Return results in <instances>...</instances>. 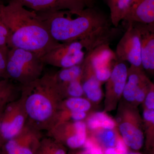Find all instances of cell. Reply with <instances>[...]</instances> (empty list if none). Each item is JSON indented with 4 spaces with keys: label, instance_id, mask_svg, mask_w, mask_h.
I'll list each match as a JSON object with an SVG mask.
<instances>
[{
    "label": "cell",
    "instance_id": "obj_20",
    "mask_svg": "<svg viewBox=\"0 0 154 154\" xmlns=\"http://www.w3.org/2000/svg\"><path fill=\"white\" fill-rule=\"evenodd\" d=\"M93 137L104 152L108 149L115 148L120 136L113 129H101L96 131Z\"/></svg>",
    "mask_w": 154,
    "mask_h": 154
},
{
    "label": "cell",
    "instance_id": "obj_7",
    "mask_svg": "<svg viewBox=\"0 0 154 154\" xmlns=\"http://www.w3.org/2000/svg\"><path fill=\"white\" fill-rule=\"evenodd\" d=\"M110 44L99 45L86 56L83 63L92 70L99 82H106L110 77L115 64L118 61L115 51Z\"/></svg>",
    "mask_w": 154,
    "mask_h": 154
},
{
    "label": "cell",
    "instance_id": "obj_33",
    "mask_svg": "<svg viewBox=\"0 0 154 154\" xmlns=\"http://www.w3.org/2000/svg\"><path fill=\"white\" fill-rule=\"evenodd\" d=\"M2 80H1V81H0V85H1V84H2Z\"/></svg>",
    "mask_w": 154,
    "mask_h": 154
},
{
    "label": "cell",
    "instance_id": "obj_26",
    "mask_svg": "<svg viewBox=\"0 0 154 154\" xmlns=\"http://www.w3.org/2000/svg\"><path fill=\"white\" fill-rule=\"evenodd\" d=\"M4 5L2 1L0 0V45H8L9 36L8 28L3 17L2 9Z\"/></svg>",
    "mask_w": 154,
    "mask_h": 154
},
{
    "label": "cell",
    "instance_id": "obj_17",
    "mask_svg": "<svg viewBox=\"0 0 154 154\" xmlns=\"http://www.w3.org/2000/svg\"><path fill=\"white\" fill-rule=\"evenodd\" d=\"M82 83L84 93L92 102H99L102 96L101 83L96 79L93 71L83 65Z\"/></svg>",
    "mask_w": 154,
    "mask_h": 154
},
{
    "label": "cell",
    "instance_id": "obj_16",
    "mask_svg": "<svg viewBox=\"0 0 154 154\" xmlns=\"http://www.w3.org/2000/svg\"><path fill=\"white\" fill-rule=\"evenodd\" d=\"M122 21L126 24L154 23V0H133Z\"/></svg>",
    "mask_w": 154,
    "mask_h": 154
},
{
    "label": "cell",
    "instance_id": "obj_11",
    "mask_svg": "<svg viewBox=\"0 0 154 154\" xmlns=\"http://www.w3.org/2000/svg\"><path fill=\"white\" fill-rule=\"evenodd\" d=\"M153 84L143 71L142 67L131 65L122 95L130 103L139 104L144 102Z\"/></svg>",
    "mask_w": 154,
    "mask_h": 154
},
{
    "label": "cell",
    "instance_id": "obj_10",
    "mask_svg": "<svg viewBox=\"0 0 154 154\" xmlns=\"http://www.w3.org/2000/svg\"><path fill=\"white\" fill-rule=\"evenodd\" d=\"M126 27L116 46L115 51L116 57L119 61H127L133 66L142 67L138 32L132 23L127 24Z\"/></svg>",
    "mask_w": 154,
    "mask_h": 154
},
{
    "label": "cell",
    "instance_id": "obj_31",
    "mask_svg": "<svg viewBox=\"0 0 154 154\" xmlns=\"http://www.w3.org/2000/svg\"><path fill=\"white\" fill-rule=\"evenodd\" d=\"M127 154H142L140 153L137 152H132L128 153Z\"/></svg>",
    "mask_w": 154,
    "mask_h": 154
},
{
    "label": "cell",
    "instance_id": "obj_6",
    "mask_svg": "<svg viewBox=\"0 0 154 154\" xmlns=\"http://www.w3.org/2000/svg\"><path fill=\"white\" fill-rule=\"evenodd\" d=\"M47 136L66 147L76 149L83 147L88 137L87 125L82 121L59 122L47 131Z\"/></svg>",
    "mask_w": 154,
    "mask_h": 154
},
{
    "label": "cell",
    "instance_id": "obj_18",
    "mask_svg": "<svg viewBox=\"0 0 154 154\" xmlns=\"http://www.w3.org/2000/svg\"><path fill=\"white\" fill-rule=\"evenodd\" d=\"M133 0H105L110 12V18L112 25L118 28L130 8Z\"/></svg>",
    "mask_w": 154,
    "mask_h": 154
},
{
    "label": "cell",
    "instance_id": "obj_22",
    "mask_svg": "<svg viewBox=\"0 0 154 154\" xmlns=\"http://www.w3.org/2000/svg\"><path fill=\"white\" fill-rule=\"evenodd\" d=\"M83 70V62L70 67L61 69L55 73L58 84L63 85L81 78Z\"/></svg>",
    "mask_w": 154,
    "mask_h": 154
},
{
    "label": "cell",
    "instance_id": "obj_25",
    "mask_svg": "<svg viewBox=\"0 0 154 154\" xmlns=\"http://www.w3.org/2000/svg\"><path fill=\"white\" fill-rule=\"evenodd\" d=\"M82 78H79L66 84L59 85L65 97H81L84 94L82 86Z\"/></svg>",
    "mask_w": 154,
    "mask_h": 154
},
{
    "label": "cell",
    "instance_id": "obj_13",
    "mask_svg": "<svg viewBox=\"0 0 154 154\" xmlns=\"http://www.w3.org/2000/svg\"><path fill=\"white\" fill-rule=\"evenodd\" d=\"M26 8L37 13L63 10H83L94 7V0H15Z\"/></svg>",
    "mask_w": 154,
    "mask_h": 154
},
{
    "label": "cell",
    "instance_id": "obj_3",
    "mask_svg": "<svg viewBox=\"0 0 154 154\" xmlns=\"http://www.w3.org/2000/svg\"><path fill=\"white\" fill-rule=\"evenodd\" d=\"M2 15L9 31V48L29 51L41 57L58 44L51 38L38 14L15 0L5 4Z\"/></svg>",
    "mask_w": 154,
    "mask_h": 154
},
{
    "label": "cell",
    "instance_id": "obj_14",
    "mask_svg": "<svg viewBox=\"0 0 154 154\" xmlns=\"http://www.w3.org/2000/svg\"><path fill=\"white\" fill-rule=\"evenodd\" d=\"M139 34L143 68L151 74L154 71V23H132Z\"/></svg>",
    "mask_w": 154,
    "mask_h": 154
},
{
    "label": "cell",
    "instance_id": "obj_30",
    "mask_svg": "<svg viewBox=\"0 0 154 154\" xmlns=\"http://www.w3.org/2000/svg\"><path fill=\"white\" fill-rule=\"evenodd\" d=\"M78 154H89L86 150L83 151L78 152Z\"/></svg>",
    "mask_w": 154,
    "mask_h": 154
},
{
    "label": "cell",
    "instance_id": "obj_28",
    "mask_svg": "<svg viewBox=\"0 0 154 154\" xmlns=\"http://www.w3.org/2000/svg\"><path fill=\"white\" fill-rule=\"evenodd\" d=\"M143 118L146 121L154 124V110L146 109L144 111Z\"/></svg>",
    "mask_w": 154,
    "mask_h": 154
},
{
    "label": "cell",
    "instance_id": "obj_1",
    "mask_svg": "<svg viewBox=\"0 0 154 154\" xmlns=\"http://www.w3.org/2000/svg\"><path fill=\"white\" fill-rule=\"evenodd\" d=\"M20 87L19 98L27 114V124L47 132L58 122L65 98L55 73L45 74Z\"/></svg>",
    "mask_w": 154,
    "mask_h": 154
},
{
    "label": "cell",
    "instance_id": "obj_5",
    "mask_svg": "<svg viewBox=\"0 0 154 154\" xmlns=\"http://www.w3.org/2000/svg\"><path fill=\"white\" fill-rule=\"evenodd\" d=\"M44 63L35 53L12 48L9 49L7 61V76L9 79L23 85L31 82L42 75Z\"/></svg>",
    "mask_w": 154,
    "mask_h": 154
},
{
    "label": "cell",
    "instance_id": "obj_12",
    "mask_svg": "<svg viewBox=\"0 0 154 154\" xmlns=\"http://www.w3.org/2000/svg\"><path fill=\"white\" fill-rule=\"evenodd\" d=\"M122 113L119 125L122 138L128 148L139 150L143 146L144 135L138 115L131 108L125 109Z\"/></svg>",
    "mask_w": 154,
    "mask_h": 154
},
{
    "label": "cell",
    "instance_id": "obj_29",
    "mask_svg": "<svg viewBox=\"0 0 154 154\" xmlns=\"http://www.w3.org/2000/svg\"><path fill=\"white\" fill-rule=\"evenodd\" d=\"M6 106L0 107V154H2V149L3 146L5 143V141L4 140L2 136V133H1V126L2 115L3 111H4V109H5Z\"/></svg>",
    "mask_w": 154,
    "mask_h": 154
},
{
    "label": "cell",
    "instance_id": "obj_2",
    "mask_svg": "<svg viewBox=\"0 0 154 154\" xmlns=\"http://www.w3.org/2000/svg\"><path fill=\"white\" fill-rule=\"evenodd\" d=\"M51 38L66 43L108 32L115 27L110 17L94 7L83 10L37 13Z\"/></svg>",
    "mask_w": 154,
    "mask_h": 154
},
{
    "label": "cell",
    "instance_id": "obj_8",
    "mask_svg": "<svg viewBox=\"0 0 154 154\" xmlns=\"http://www.w3.org/2000/svg\"><path fill=\"white\" fill-rule=\"evenodd\" d=\"M43 137L42 131L26 123L17 135L5 142L2 154H36Z\"/></svg>",
    "mask_w": 154,
    "mask_h": 154
},
{
    "label": "cell",
    "instance_id": "obj_9",
    "mask_svg": "<svg viewBox=\"0 0 154 154\" xmlns=\"http://www.w3.org/2000/svg\"><path fill=\"white\" fill-rule=\"evenodd\" d=\"M27 121V114L20 98L7 104L1 120V133L4 140L7 141L17 135Z\"/></svg>",
    "mask_w": 154,
    "mask_h": 154
},
{
    "label": "cell",
    "instance_id": "obj_4",
    "mask_svg": "<svg viewBox=\"0 0 154 154\" xmlns=\"http://www.w3.org/2000/svg\"><path fill=\"white\" fill-rule=\"evenodd\" d=\"M109 36L100 34L66 43H59L41 57L44 64L66 68L83 62L86 56L102 45L110 42Z\"/></svg>",
    "mask_w": 154,
    "mask_h": 154
},
{
    "label": "cell",
    "instance_id": "obj_19",
    "mask_svg": "<svg viewBox=\"0 0 154 154\" xmlns=\"http://www.w3.org/2000/svg\"><path fill=\"white\" fill-rule=\"evenodd\" d=\"M20 87L17 86L9 79L2 80L0 85V107L6 106L9 103L19 99Z\"/></svg>",
    "mask_w": 154,
    "mask_h": 154
},
{
    "label": "cell",
    "instance_id": "obj_15",
    "mask_svg": "<svg viewBox=\"0 0 154 154\" xmlns=\"http://www.w3.org/2000/svg\"><path fill=\"white\" fill-rule=\"evenodd\" d=\"M128 69L124 62L118 61L113 67L111 75L106 81V100L108 106L115 105L122 95L127 80Z\"/></svg>",
    "mask_w": 154,
    "mask_h": 154
},
{
    "label": "cell",
    "instance_id": "obj_27",
    "mask_svg": "<svg viewBox=\"0 0 154 154\" xmlns=\"http://www.w3.org/2000/svg\"><path fill=\"white\" fill-rule=\"evenodd\" d=\"M145 105L146 109L149 110L154 109V85L147 94L145 99Z\"/></svg>",
    "mask_w": 154,
    "mask_h": 154
},
{
    "label": "cell",
    "instance_id": "obj_24",
    "mask_svg": "<svg viewBox=\"0 0 154 154\" xmlns=\"http://www.w3.org/2000/svg\"><path fill=\"white\" fill-rule=\"evenodd\" d=\"M91 106V103L88 100L82 97H69L63 100L61 109L86 112L90 110Z\"/></svg>",
    "mask_w": 154,
    "mask_h": 154
},
{
    "label": "cell",
    "instance_id": "obj_23",
    "mask_svg": "<svg viewBox=\"0 0 154 154\" xmlns=\"http://www.w3.org/2000/svg\"><path fill=\"white\" fill-rule=\"evenodd\" d=\"M36 154H67L66 147L52 138L43 137Z\"/></svg>",
    "mask_w": 154,
    "mask_h": 154
},
{
    "label": "cell",
    "instance_id": "obj_32",
    "mask_svg": "<svg viewBox=\"0 0 154 154\" xmlns=\"http://www.w3.org/2000/svg\"><path fill=\"white\" fill-rule=\"evenodd\" d=\"M69 154H78V152H72Z\"/></svg>",
    "mask_w": 154,
    "mask_h": 154
},
{
    "label": "cell",
    "instance_id": "obj_21",
    "mask_svg": "<svg viewBox=\"0 0 154 154\" xmlns=\"http://www.w3.org/2000/svg\"><path fill=\"white\" fill-rule=\"evenodd\" d=\"M87 125L91 130L97 131L101 129H113L116 123L107 114L100 112L94 113L88 118Z\"/></svg>",
    "mask_w": 154,
    "mask_h": 154
}]
</instances>
